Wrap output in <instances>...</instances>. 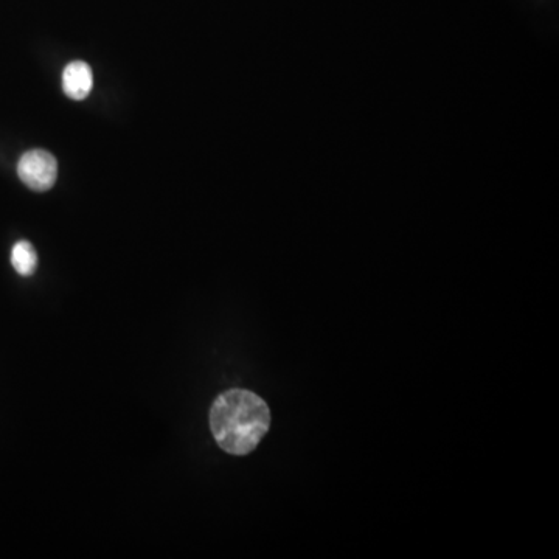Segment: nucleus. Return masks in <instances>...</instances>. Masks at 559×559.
I'll return each mask as SVG.
<instances>
[{"label": "nucleus", "instance_id": "nucleus-2", "mask_svg": "<svg viewBox=\"0 0 559 559\" xmlns=\"http://www.w3.org/2000/svg\"><path fill=\"white\" fill-rule=\"evenodd\" d=\"M21 181L35 191H47L58 178V162L44 150H32L21 157L18 164Z\"/></svg>", "mask_w": 559, "mask_h": 559}, {"label": "nucleus", "instance_id": "nucleus-3", "mask_svg": "<svg viewBox=\"0 0 559 559\" xmlns=\"http://www.w3.org/2000/svg\"><path fill=\"white\" fill-rule=\"evenodd\" d=\"M94 86L91 67L83 61H73L64 69L63 89L72 100H84Z\"/></svg>", "mask_w": 559, "mask_h": 559}, {"label": "nucleus", "instance_id": "nucleus-1", "mask_svg": "<svg viewBox=\"0 0 559 559\" xmlns=\"http://www.w3.org/2000/svg\"><path fill=\"white\" fill-rule=\"evenodd\" d=\"M271 426V410L249 390H227L210 410V429L219 448L232 455L254 451Z\"/></svg>", "mask_w": 559, "mask_h": 559}, {"label": "nucleus", "instance_id": "nucleus-4", "mask_svg": "<svg viewBox=\"0 0 559 559\" xmlns=\"http://www.w3.org/2000/svg\"><path fill=\"white\" fill-rule=\"evenodd\" d=\"M11 264L22 277H30L38 268V255L35 247L28 241H19L11 250Z\"/></svg>", "mask_w": 559, "mask_h": 559}]
</instances>
